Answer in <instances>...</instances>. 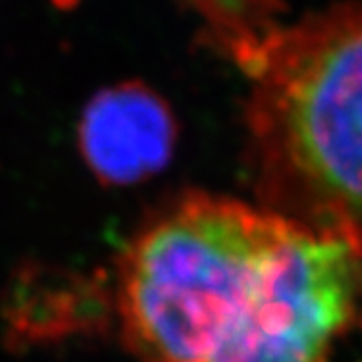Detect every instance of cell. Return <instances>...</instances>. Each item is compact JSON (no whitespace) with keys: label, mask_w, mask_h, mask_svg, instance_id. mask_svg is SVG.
Returning a JSON list of instances; mask_svg holds the SVG:
<instances>
[{"label":"cell","mask_w":362,"mask_h":362,"mask_svg":"<svg viewBox=\"0 0 362 362\" xmlns=\"http://www.w3.org/2000/svg\"><path fill=\"white\" fill-rule=\"evenodd\" d=\"M78 151L103 185L129 187L163 171L177 143V119L143 81L97 90L78 119Z\"/></svg>","instance_id":"3957f363"},{"label":"cell","mask_w":362,"mask_h":362,"mask_svg":"<svg viewBox=\"0 0 362 362\" xmlns=\"http://www.w3.org/2000/svg\"><path fill=\"white\" fill-rule=\"evenodd\" d=\"M246 83L264 206L362 246V2L294 21L278 0H185Z\"/></svg>","instance_id":"6da1fadb"},{"label":"cell","mask_w":362,"mask_h":362,"mask_svg":"<svg viewBox=\"0 0 362 362\" xmlns=\"http://www.w3.org/2000/svg\"><path fill=\"white\" fill-rule=\"evenodd\" d=\"M280 214L226 195L187 194L127 247L117 306L141 362H207L254 316Z\"/></svg>","instance_id":"7a4b0ae2"}]
</instances>
